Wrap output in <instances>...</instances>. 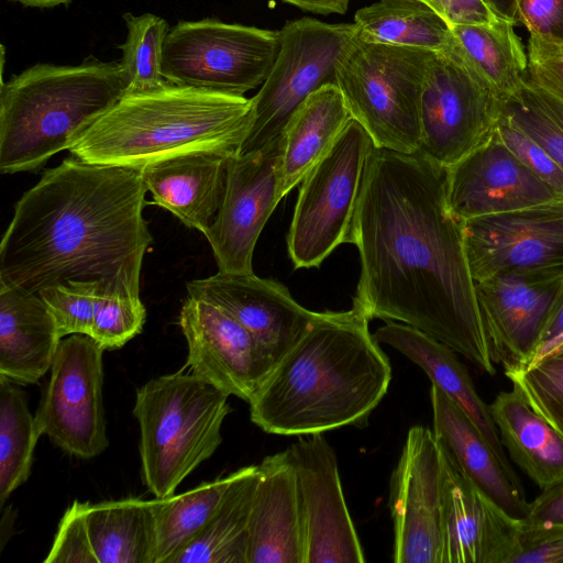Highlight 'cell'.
Masks as SVG:
<instances>
[{
	"label": "cell",
	"mask_w": 563,
	"mask_h": 563,
	"mask_svg": "<svg viewBox=\"0 0 563 563\" xmlns=\"http://www.w3.org/2000/svg\"><path fill=\"white\" fill-rule=\"evenodd\" d=\"M123 19L128 35L119 48L126 93L162 88L168 82L162 74L163 48L169 32L167 21L153 13H125Z\"/></svg>",
	"instance_id": "cell-35"
},
{
	"label": "cell",
	"mask_w": 563,
	"mask_h": 563,
	"mask_svg": "<svg viewBox=\"0 0 563 563\" xmlns=\"http://www.w3.org/2000/svg\"><path fill=\"white\" fill-rule=\"evenodd\" d=\"M375 144L351 119L331 151L305 176L287 234L295 268L318 267L350 243L367 163Z\"/></svg>",
	"instance_id": "cell-9"
},
{
	"label": "cell",
	"mask_w": 563,
	"mask_h": 563,
	"mask_svg": "<svg viewBox=\"0 0 563 563\" xmlns=\"http://www.w3.org/2000/svg\"><path fill=\"white\" fill-rule=\"evenodd\" d=\"M435 11L451 27L485 24L497 20L484 0H421Z\"/></svg>",
	"instance_id": "cell-45"
},
{
	"label": "cell",
	"mask_w": 563,
	"mask_h": 563,
	"mask_svg": "<svg viewBox=\"0 0 563 563\" xmlns=\"http://www.w3.org/2000/svg\"><path fill=\"white\" fill-rule=\"evenodd\" d=\"M12 2L21 3L24 7L47 9L62 4H68L71 0H10Z\"/></svg>",
	"instance_id": "cell-52"
},
{
	"label": "cell",
	"mask_w": 563,
	"mask_h": 563,
	"mask_svg": "<svg viewBox=\"0 0 563 563\" xmlns=\"http://www.w3.org/2000/svg\"><path fill=\"white\" fill-rule=\"evenodd\" d=\"M145 319L146 310L140 296L106 295L89 335L104 350L119 349L142 331Z\"/></svg>",
	"instance_id": "cell-39"
},
{
	"label": "cell",
	"mask_w": 563,
	"mask_h": 563,
	"mask_svg": "<svg viewBox=\"0 0 563 563\" xmlns=\"http://www.w3.org/2000/svg\"><path fill=\"white\" fill-rule=\"evenodd\" d=\"M233 154L190 152L148 164L140 173L157 206L203 234L220 209Z\"/></svg>",
	"instance_id": "cell-23"
},
{
	"label": "cell",
	"mask_w": 563,
	"mask_h": 563,
	"mask_svg": "<svg viewBox=\"0 0 563 563\" xmlns=\"http://www.w3.org/2000/svg\"><path fill=\"white\" fill-rule=\"evenodd\" d=\"M187 291L231 314L256 340L273 368L322 314L300 306L279 282L254 273L219 271L189 282Z\"/></svg>",
	"instance_id": "cell-19"
},
{
	"label": "cell",
	"mask_w": 563,
	"mask_h": 563,
	"mask_svg": "<svg viewBox=\"0 0 563 563\" xmlns=\"http://www.w3.org/2000/svg\"><path fill=\"white\" fill-rule=\"evenodd\" d=\"M500 115L538 143L563 168V106L527 78L501 102Z\"/></svg>",
	"instance_id": "cell-36"
},
{
	"label": "cell",
	"mask_w": 563,
	"mask_h": 563,
	"mask_svg": "<svg viewBox=\"0 0 563 563\" xmlns=\"http://www.w3.org/2000/svg\"><path fill=\"white\" fill-rule=\"evenodd\" d=\"M37 294L54 317L62 338L89 335L102 298L108 295L103 285L96 282H67Z\"/></svg>",
	"instance_id": "cell-38"
},
{
	"label": "cell",
	"mask_w": 563,
	"mask_h": 563,
	"mask_svg": "<svg viewBox=\"0 0 563 563\" xmlns=\"http://www.w3.org/2000/svg\"><path fill=\"white\" fill-rule=\"evenodd\" d=\"M120 62L40 63L0 88V172L41 168L125 93Z\"/></svg>",
	"instance_id": "cell-5"
},
{
	"label": "cell",
	"mask_w": 563,
	"mask_h": 563,
	"mask_svg": "<svg viewBox=\"0 0 563 563\" xmlns=\"http://www.w3.org/2000/svg\"><path fill=\"white\" fill-rule=\"evenodd\" d=\"M520 528L442 451L443 563H511Z\"/></svg>",
	"instance_id": "cell-21"
},
{
	"label": "cell",
	"mask_w": 563,
	"mask_h": 563,
	"mask_svg": "<svg viewBox=\"0 0 563 563\" xmlns=\"http://www.w3.org/2000/svg\"><path fill=\"white\" fill-rule=\"evenodd\" d=\"M45 563H98L85 520V503L74 500L59 520Z\"/></svg>",
	"instance_id": "cell-40"
},
{
	"label": "cell",
	"mask_w": 563,
	"mask_h": 563,
	"mask_svg": "<svg viewBox=\"0 0 563 563\" xmlns=\"http://www.w3.org/2000/svg\"><path fill=\"white\" fill-rule=\"evenodd\" d=\"M16 515L18 512L12 505H9L7 508H2V515L0 519V551L3 550L7 542L10 540L14 532Z\"/></svg>",
	"instance_id": "cell-50"
},
{
	"label": "cell",
	"mask_w": 563,
	"mask_h": 563,
	"mask_svg": "<svg viewBox=\"0 0 563 563\" xmlns=\"http://www.w3.org/2000/svg\"><path fill=\"white\" fill-rule=\"evenodd\" d=\"M562 351H563V335L558 338L556 340L550 342L549 344H547L542 349H540L537 352V354L534 355V357L532 358L531 363L527 367L536 364L537 362H539L540 360L544 358L545 356H549L551 354H555V353H559V352H562Z\"/></svg>",
	"instance_id": "cell-51"
},
{
	"label": "cell",
	"mask_w": 563,
	"mask_h": 563,
	"mask_svg": "<svg viewBox=\"0 0 563 563\" xmlns=\"http://www.w3.org/2000/svg\"><path fill=\"white\" fill-rule=\"evenodd\" d=\"M257 465L241 468L203 530L167 563H249V526Z\"/></svg>",
	"instance_id": "cell-31"
},
{
	"label": "cell",
	"mask_w": 563,
	"mask_h": 563,
	"mask_svg": "<svg viewBox=\"0 0 563 563\" xmlns=\"http://www.w3.org/2000/svg\"><path fill=\"white\" fill-rule=\"evenodd\" d=\"M511 563H563V525L527 527L521 520Z\"/></svg>",
	"instance_id": "cell-44"
},
{
	"label": "cell",
	"mask_w": 563,
	"mask_h": 563,
	"mask_svg": "<svg viewBox=\"0 0 563 563\" xmlns=\"http://www.w3.org/2000/svg\"><path fill=\"white\" fill-rule=\"evenodd\" d=\"M379 343L387 344L418 365L478 428L500 461L512 468L490 415L489 405L479 397L466 367L446 344L411 325L386 321L374 333Z\"/></svg>",
	"instance_id": "cell-26"
},
{
	"label": "cell",
	"mask_w": 563,
	"mask_h": 563,
	"mask_svg": "<svg viewBox=\"0 0 563 563\" xmlns=\"http://www.w3.org/2000/svg\"><path fill=\"white\" fill-rule=\"evenodd\" d=\"M505 375L531 408L563 434V351Z\"/></svg>",
	"instance_id": "cell-37"
},
{
	"label": "cell",
	"mask_w": 563,
	"mask_h": 563,
	"mask_svg": "<svg viewBox=\"0 0 563 563\" xmlns=\"http://www.w3.org/2000/svg\"><path fill=\"white\" fill-rule=\"evenodd\" d=\"M249 563H302L296 475L288 451L257 464Z\"/></svg>",
	"instance_id": "cell-24"
},
{
	"label": "cell",
	"mask_w": 563,
	"mask_h": 563,
	"mask_svg": "<svg viewBox=\"0 0 563 563\" xmlns=\"http://www.w3.org/2000/svg\"><path fill=\"white\" fill-rule=\"evenodd\" d=\"M42 435L21 385L0 376V507L24 484Z\"/></svg>",
	"instance_id": "cell-34"
},
{
	"label": "cell",
	"mask_w": 563,
	"mask_h": 563,
	"mask_svg": "<svg viewBox=\"0 0 563 563\" xmlns=\"http://www.w3.org/2000/svg\"><path fill=\"white\" fill-rule=\"evenodd\" d=\"M563 334V286L552 306L549 317L543 327L539 345L536 353L544 345ZM534 353V355H536ZM533 355V357H534ZM532 357V358H533ZM532 361V360H531ZM531 363V362H530Z\"/></svg>",
	"instance_id": "cell-47"
},
{
	"label": "cell",
	"mask_w": 563,
	"mask_h": 563,
	"mask_svg": "<svg viewBox=\"0 0 563 563\" xmlns=\"http://www.w3.org/2000/svg\"><path fill=\"white\" fill-rule=\"evenodd\" d=\"M179 327L188 346L186 367L250 402L273 369L252 334L222 308L190 295L181 306Z\"/></svg>",
	"instance_id": "cell-18"
},
{
	"label": "cell",
	"mask_w": 563,
	"mask_h": 563,
	"mask_svg": "<svg viewBox=\"0 0 563 563\" xmlns=\"http://www.w3.org/2000/svg\"><path fill=\"white\" fill-rule=\"evenodd\" d=\"M140 170L75 156L46 169L14 206L0 244V284L37 294L96 282L108 295L140 296L153 242Z\"/></svg>",
	"instance_id": "cell-2"
},
{
	"label": "cell",
	"mask_w": 563,
	"mask_h": 563,
	"mask_svg": "<svg viewBox=\"0 0 563 563\" xmlns=\"http://www.w3.org/2000/svg\"><path fill=\"white\" fill-rule=\"evenodd\" d=\"M475 283L498 273L563 267V198L463 221Z\"/></svg>",
	"instance_id": "cell-17"
},
{
	"label": "cell",
	"mask_w": 563,
	"mask_h": 563,
	"mask_svg": "<svg viewBox=\"0 0 563 563\" xmlns=\"http://www.w3.org/2000/svg\"><path fill=\"white\" fill-rule=\"evenodd\" d=\"M518 22L528 29L530 37L563 47V0H520Z\"/></svg>",
	"instance_id": "cell-43"
},
{
	"label": "cell",
	"mask_w": 563,
	"mask_h": 563,
	"mask_svg": "<svg viewBox=\"0 0 563 563\" xmlns=\"http://www.w3.org/2000/svg\"><path fill=\"white\" fill-rule=\"evenodd\" d=\"M446 194L462 221L561 199L503 142L497 128L488 141L446 168Z\"/></svg>",
	"instance_id": "cell-20"
},
{
	"label": "cell",
	"mask_w": 563,
	"mask_h": 563,
	"mask_svg": "<svg viewBox=\"0 0 563 563\" xmlns=\"http://www.w3.org/2000/svg\"><path fill=\"white\" fill-rule=\"evenodd\" d=\"M252 121L251 98L167 82L125 93L68 151L82 162L140 170L190 152L235 153Z\"/></svg>",
	"instance_id": "cell-4"
},
{
	"label": "cell",
	"mask_w": 563,
	"mask_h": 563,
	"mask_svg": "<svg viewBox=\"0 0 563 563\" xmlns=\"http://www.w3.org/2000/svg\"><path fill=\"white\" fill-rule=\"evenodd\" d=\"M357 308L323 311L250 400L251 421L278 435L366 426L391 382V365Z\"/></svg>",
	"instance_id": "cell-3"
},
{
	"label": "cell",
	"mask_w": 563,
	"mask_h": 563,
	"mask_svg": "<svg viewBox=\"0 0 563 563\" xmlns=\"http://www.w3.org/2000/svg\"><path fill=\"white\" fill-rule=\"evenodd\" d=\"M526 78L563 106V47L530 37Z\"/></svg>",
	"instance_id": "cell-42"
},
{
	"label": "cell",
	"mask_w": 563,
	"mask_h": 563,
	"mask_svg": "<svg viewBox=\"0 0 563 563\" xmlns=\"http://www.w3.org/2000/svg\"><path fill=\"white\" fill-rule=\"evenodd\" d=\"M522 523L527 527L563 525V482L541 490V494L530 503Z\"/></svg>",
	"instance_id": "cell-46"
},
{
	"label": "cell",
	"mask_w": 563,
	"mask_h": 563,
	"mask_svg": "<svg viewBox=\"0 0 563 563\" xmlns=\"http://www.w3.org/2000/svg\"><path fill=\"white\" fill-rule=\"evenodd\" d=\"M489 410L510 459L541 490L563 482V434L515 386L500 391Z\"/></svg>",
	"instance_id": "cell-27"
},
{
	"label": "cell",
	"mask_w": 563,
	"mask_h": 563,
	"mask_svg": "<svg viewBox=\"0 0 563 563\" xmlns=\"http://www.w3.org/2000/svg\"><path fill=\"white\" fill-rule=\"evenodd\" d=\"M85 520L98 563H155L156 530L150 500L88 501Z\"/></svg>",
	"instance_id": "cell-30"
},
{
	"label": "cell",
	"mask_w": 563,
	"mask_h": 563,
	"mask_svg": "<svg viewBox=\"0 0 563 563\" xmlns=\"http://www.w3.org/2000/svg\"><path fill=\"white\" fill-rule=\"evenodd\" d=\"M284 142L231 155L220 209L208 240L220 272L253 273L257 239L283 198L280 165Z\"/></svg>",
	"instance_id": "cell-15"
},
{
	"label": "cell",
	"mask_w": 563,
	"mask_h": 563,
	"mask_svg": "<svg viewBox=\"0 0 563 563\" xmlns=\"http://www.w3.org/2000/svg\"><path fill=\"white\" fill-rule=\"evenodd\" d=\"M356 33L371 43L448 52L455 40L451 26L421 0H378L354 14Z\"/></svg>",
	"instance_id": "cell-32"
},
{
	"label": "cell",
	"mask_w": 563,
	"mask_h": 563,
	"mask_svg": "<svg viewBox=\"0 0 563 563\" xmlns=\"http://www.w3.org/2000/svg\"><path fill=\"white\" fill-rule=\"evenodd\" d=\"M228 398L184 368L136 389L133 415L140 427L142 478L154 497L175 494L219 448L221 428L231 411Z\"/></svg>",
	"instance_id": "cell-6"
},
{
	"label": "cell",
	"mask_w": 563,
	"mask_h": 563,
	"mask_svg": "<svg viewBox=\"0 0 563 563\" xmlns=\"http://www.w3.org/2000/svg\"><path fill=\"white\" fill-rule=\"evenodd\" d=\"M495 364L526 368L563 286V267L510 271L475 283Z\"/></svg>",
	"instance_id": "cell-16"
},
{
	"label": "cell",
	"mask_w": 563,
	"mask_h": 563,
	"mask_svg": "<svg viewBox=\"0 0 563 563\" xmlns=\"http://www.w3.org/2000/svg\"><path fill=\"white\" fill-rule=\"evenodd\" d=\"M62 339L38 294L0 284V376L21 386L37 383Z\"/></svg>",
	"instance_id": "cell-25"
},
{
	"label": "cell",
	"mask_w": 563,
	"mask_h": 563,
	"mask_svg": "<svg viewBox=\"0 0 563 563\" xmlns=\"http://www.w3.org/2000/svg\"><path fill=\"white\" fill-rule=\"evenodd\" d=\"M352 119L335 84L311 93L284 134L280 192L286 196L334 146Z\"/></svg>",
	"instance_id": "cell-28"
},
{
	"label": "cell",
	"mask_w": 563,
	"mask_h": 563,
	"mask_svg": "<svg viewBox=\"0 0 563 563\" xmlns=\"http://www.w3.org/2000/svg\"><path fill=\"white\" fill-rule=\"evenodd\" d=\"M241 468L178 495L151 499L156 530L155 563L168 560L186 548L208 525Z\"/></svg>",
	"instance_id": "cell-33"
},
{
	"label": "cell",
	"mask_w": 563,
	"mask_h": 563,
	"mask_svg": "<svg viewBox=\"0 0 563 563\" xmlns=\"http://www.w3.org/2000/svg\"><path fill=\"white\" fill-rule=\"evenodd\" d=\"M291 4L300 10L314 14H344L350 4V0H280Z\"/></svg>",
	"instance_id": "cell-48"
},
{
	"label": "cell",
	"mask_w": 563,
	"mask_h": 563,
	"mask_svg": "<svg viewBox=\"0 0 563 563\" xmlns=\"http://www.w3.org/2000/svg\"><path fill=\"white\" fill-rule=\"evenodd\" d=\"M350 243L361 258L353 307L421 330L496 374L445 167L420 152L375 146Z\"/></svg>",
	"instance_id": "cell-1"
},
{
	"label": "cell",
	"mask_w": 563,
	"mask_h": 563,
	"mask_svg": "<svg viewBox=\"0 0 563 563\" xmlns=\"http://www.w3.org/2000/svg\"><path fill=\"white\" fill-rule=\"evenodd\" d=\"M356 33L355 23H327L313 18L287 21L268 76L253 96L252 125L238 150L247 154L284 142L285 130L306 99L335 84L338 60Z\"/></svg>",
	"instance_id": "cell-8"
},
{
	"label": "cell",
	"mask_w": 563,
	"mask_h": 563,
	"mask_svg": "<svg viewBox=\"0 0 563 563\" xmlns=\"http://www.w3.org/2000/svg\"><path fill=\"white\" fill-rule=\"evenodd\" d=\"M393 561L443 563L442 451L433 431L411 427L393 471Z\"/></svg>",
	"instance_id": "cell-14"
},
{
	"label": "cell",
	"mask_w": 563,
	"mask_h": 563,
	"mask_svg": "<svg viewBox=\"0 0 563 563\" xmlns=\"http://www.w3.org/2000/svg\"><path fill=\"white\" fill-rule=\"evenodd\" d=\"M104 351L88 334L64 336L35 415L42 434L85 460L109 445L102 405Z\"/></svg>",
	"instance_id": "cell-11"
},
{
	"label": "cell",
	"mask_w": 563,
	"mask_h": 563,
	"mask_svg": "<svg viewBox=\"0 0 563 563\" xmlns=\"http://www.w3.org/2000/svg\"><path fill=\"white\" fill-rule=\"evenodd\" d=\"M433 433L462 475L512 518L529 511L525 489L514 468H508L467 415L438 387L431 385Z\"/></svg>",
	"instance_id": "cell-22"
},
{
	"label": "cell",
	"mask_w": 563,
	"mask_h": 563,
	"mask_svg": "<svg viewBox=\"0 0 563 563\" xmlns=\"http://www.w3.org/2000/svg\"><path fill=\"white\" fill-rule=\"evenodd\" d=\"M500 111L501 101L454 47L433 53L422 91L418 152L449 168L492 137Z\"/></svg>",
	"instance_id": "cell-12"
},
{
	"label": "cell",
	"mask_w": 563,
	"mask_h": 563,
	"mask_svg": "<svg viewBox=\"0 0 563 563\" xmlns=\"http://www.w3.org/2000/svg\"><path fill=\"white\" fill-rule=\"evenodd\" d=\"M306 437L286 449L296 475L302 563H362L335 452L322 434Z\"/></svg>",
	"instance_id": "cell-13"
},
{
	"label": "cell",
	"mask_w": 563,
	"mask_h": 563,
	"mask_svg": "<svg viewBox=\"0 0 563 563\" xmlns=\"http://www.w3.org/2000/svg\"><path fill=\"white\" fill-rule=\"evenodd\" d=\"M497 132L515 155L563 198V168L538 143L503 115L499 117Z\"/></svg>",
	"instance_id": "cell-41"
},
{
	"label": "cell",
	"mask_w": 563,
	"mask_h": 563,
	"mask_svg": "<svg viewBox=\"0 0 563 563\" xmlns=\"http://www.w3.org/2000/svg\"><path fill=\"white\" fill-rule=\"evenodd\" d=\"M451 29L457 55L501 102L521 88L528 73V54L515 23L497 18L490 23Z\"/></svg>",
	"instance_id": "cell-29"
},
{
	"label": "cell",
	"mask_w": 563,
	"mask_h": 563,
	"mask_svg": "<svg viewBox=\"0 0 563 563\" xmlns=\"http://www.w3.org/2000/svg\"><path fill=\"white\" fill-rule=\"evenodd\" d=\"M433 52L351 38L335 70L347 110L376 147L413 154L421 145V99Z\"/></svg>",
	"instance_id": "cell-7"
},
{
	"label": "cell",
	"mask_w": 563,
	"mask_h": 563,
	"mask_svg": "<svg viewBox=\"0 0 563 563\" xmlns=\"http://www.w3.org/2000/svg\"><path fill=\"white\" fill-rule=\"evenodd\" d=\"M490 10L498 16L517 23V8L520 0H484Z\"/></svg>",
	"instance_id": "cell-49"
},
{
	"label": "cell",
	"mask_w": 563,
	"mask_h": 563,
	"mask_svg": "<svg viewBox=\"0 0 563 563\" xmlns=\"http://www.w3.org/2000/svg\"><path fill=\"white\" fill-rule=\"evenodd\" d=\"M279 49V30L206 18L169 30L162 74L178 86L244 96L263 85Z\"/></svg>",
	"instance_id": "cell-10"
}]
</instances>
